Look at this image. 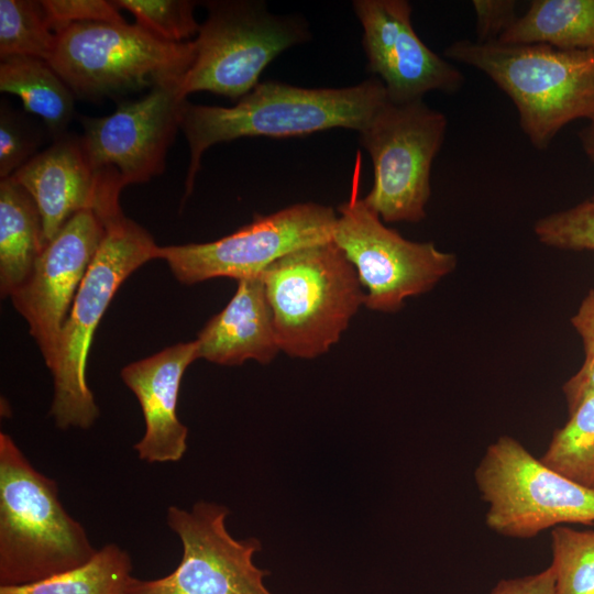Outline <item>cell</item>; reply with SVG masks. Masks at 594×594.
Segmentation results:
<instances>
[{"instance_id": "6da1fadb", "label": "cell", "mask_w": 594, "mask_h": 594, "mask_svg": "<svg viewBox=\"0 0 594 594\" xmlns=\"http://www.w3.org/2000/svg\"><path fill=\"white\" fill-rule=\"evenodd\" d=\"M378 78L345 88H301L260 82L233 107L186 103L180 129L189 147L186 197L202 154L217 143L246 136L290 138L336 128L361 132L388 101Z\"/></svg>"}, {"instance_id": "7a4b0ae2", "label": "cell", "mask_w": 594, "mask_h": 594, "mask_svg": "<svg viewBox=\"0 0 594 594\" xmlns=\"http://www.w3.org/2000/svg\"><path fill=\"white\" fill-rule=\"evenodd\" d=\"M119 198L120 194H109L95 209L105 235L77 290L50 370L54 378L50 415L62 430L88 429L98 418L99 409L86 380L95 331L121 284L144 263L157 258L158 245L153 237L124 216Z\"/></svg>"}, {"instance_id": "3957f363", "label": "cell", "mask_w": 594, "mask_h": 594, "mask_svg": "<svg viewBox=\"0 0 594 594\" xmlns=\"http://www.w3.org/2000/svg\"><path fill=\"white\" fill-rule=\"evenodd\" d=\"M444 55L483 72L512 99L536 148L569 122L594 119V50L458 40Z\"/></svg>"}, {"instance_id": "277c9868", "label": "cell", "mask_w": 594, "mask_h": 594, "mask_svg": "<svg viewBox=\"0 0 594 594\" xmlns=\"http://www.w3.org/2000/svg\"><path fill=\"white\" fill-rule=\"evenodd\" d=\"M96 551L84 526L62 505L57 483L0 432V586L66 572Z\"/></svg>"}, {"instance_id": "5b68a950", "label": "cell", "mask_w": 594, "mask_h": 594, "mask_svg": "<svg viewBox=\"0 0 594 594\" xmlns=\"http://www.w3.org/2000/svg\"><path fill=\"white\" fill-rule=\"evenodd\" d=\"M261 275L279 350L293 358L326 353L365 301L355 268L333 240L296 250Z\"/></svg>"}, {"instance_id": "8992f818", "label": "cell", "mask_w": 594, "mask_h": 594, "mask_svg": "<svg viewBox=\"0 0 594 594\" xmlns=\"http://www.w3.org/2000/svg\"><path fill=\"white\" fill-rule=\"evenodd\" d=\"M194 42H166L138 23H74L56 33L48 64L75 97L99 100L180 81Z\"/></svg>"}, {"instance_id": "52a82bcc", "label": "cell", "mask_w": 594, "mask_h": 594, "mask_svg": "<svg viewBox=\"0 0 594 594\" xmlns=\"http://www.w3.org/2000/svg\"><path fill=\"white\" fill-rule=\"evenodd\" d=\"M485 522L509 538L528 539L560 525L594 524V490L543 464L518 440L502 436L474 471Z\"/></svg>"}, {"instance_id": "ba28073f", "label": "cell", "mask_w": 594, "mask_h": 594, "mask_svg": "<svg viewBox=\"0 0 594 594\" xmlns=\"http://www.w3.org/2000/svg\"><path fill=\"white\" fill-rule=\"evenodd\" d=\"M194 42V58L179 82L180 95L208 91L239 100L260 82L283 51L307 40L305 23L270 13L258 1H209Z\"/></svg>"}, {"instance_id": "9c48e42d", "label": "cell", "mask_w": 594, "mask_h": 594, "mask_svg": "<svg viewBox=\"0 0 594 594\" xmlns=\"http://www.w3.org/2000/svg\"><path fill=\"white\" fill-rule=\"evenodd\" d=\"M448 120L422 100L387 101L361 131L373 164V186L364 202L384 222H419L430 198V174Z\"/></svg>"}, {"instance_id": "30bf717a", "label": "cell", "mask_w": 594, "mask_h": 594, "mask_svg": "<svg viewBox=\"0 0 594 594\" xmlns=\"http://www.w3.org/2000/svg\"><path fill=\"white\" fill-rule=\"evenodd\" d=\"M356 163L352 195L338 209L332 240L355 268L365 289L364 305L395 312L407 298L427 293L450 274L457 256L432 242L409 241L385 226L359 196Z\"/></svg>"}, {"instance_id": "8fae6325", "label": "cell", "mask_w": 594, "mask_h": 594, "mask_svg": "<svg viewBox=\"0 0 594 594\" xmlns=\"http://www.w3.org/2000/svg\"><path fill=\"white\" fill-rule=\"evenodd\" d=\"M338 216L333 208L297 204L207 243L158 246L174 276L184 284L217 277L242 278L262 274L280 257L332 240Z\"/></svg>"}, {"instance_id": "7c38bea8", "label": "cell", "mask_w": 594, "mask_h": 594, "mask_svg": "<svg viewBox=\"0 0 594 594\" xmlns=\"http://www.w3.org/2000/svg\"><path fill=\"white\" fill-rule=\"evenodd\" d=\"M229 514L226 506L205 501L190 510L168 507L167 525L182 542V560L163 578H134L129 594H273L264 584L267 571L253 560L261 542L233 538Z\"/></svg>"}, {"instance_id": "4fadbf2b", "label": "cell", "mask_w": 594, "mask_h": 594, "mask_svg": "<svg viewBox=\"0 0 594 594\" xmlns=\"http://www.w3.org/2000/svg\"><path fill=\"white\" fill-rule=\"evenodd\" d=\"M179 82L158 84L145 96L119 103L109 116L80 119L81 145L97 174L114 178L124 188L164 172L188 102Z\"/></svg>"}, {"instance_id": "5bb4252c", "label": "cell", "mask_w": 594, "mask_h": 594, "mask_svg": "<svg viewBox=\"0 0 594 594\" xmlns=\"http://www.w3.org/2000/svg\"><path fill=\"white\" fill-rule=\"evenodd\" d=\"M103 235V222L94 209L78 211L46 244L28 280L11 296L50 370L77 290Z\"/></svg>"}, {"instance_id": "9a60e30c", "label": "cell", "mask_w": 594, "mask_h": 594, "mask_svg": "<svg viewBox=\"0 0 594 594\" xmlns=\"http://www.w3.org/2000/svg\"><path fill=\"white\" fill-rule=\"evenodd\" d=\"M353 8L363 28L367 69L378 76L389 101L406 103L462 87L463 74L417 35L408 1L356 0Z\"/></svg>"}, {"instance_id": "2e32d148", "label": "cell", "mask_w": 594, "mask_h": 594, "mask_svg": "<svg viewBox=\"0 0 594 594\" xmlns=\"http://www.w3.org/2000/svg\"><path fill=\"white\" fill-rule=\"evenodd\" d=\"M196 341L177 343L121 370L142 408L145 431L134 450L148 463L175 462L187 449L188 428L176 414L180 382L197 360Z\"/></svg>"}, {"instance_id": "e0dca14e", "label": "cell", "mask_w": 594, "mask_h": 594, "mask_svg": "<svg viewBox=\"0 0 594 594\" xmlns=\"http://www.w3.org/2000/svg\"><path fill=\"white\" fill-rule=\"evenodd\" d=\"M10 178L35 201L46 244L75 213L95 209L100 193V177L88 162L80 136L68 133L55 139Z\"/></svg>"}, {"instance_id": "ac0fdd59", "label": "cell", "mask_w": 594, "mask_h": 594, "mask_svg": "<svg viewBox=\"0 0 594 594\" xmlns=\"http://www.w3.org/2000/svg\"><path fill=\"white\" fill-rule=\"evenodd\" d=\"M197 358L220 365L270 363L279 346L262 275L238 280L228 305L198 333Z\"/></svg>"}, {"instance_id": "d6986e66", "label": "cell", "mask_w": 594, "mask_h": 594, "mask_svg": "<svg viewBox=\"0 0 594 594\" xmlns=\"http://www.w3.org/2000/svg\"><path fill=\"white\" fill-rule=\"evenodd\" d=\"M40 211L10 177L0 180V293L11 297L30 277L45 249Z\"/></svg>"}, {"instance_id": "ffe728a7", "label": "cell", "mask_w": 594, "mask_h": 594, "mask_svg": "<svg viewBox=\"0 0 594 594\" xmlns=\"http://www.w3.org/2000/svg\"><path fill=\"white\" fill-rule=\"evenodd\" d=\"M497 42L594 50V0H534Z\"/></svg>"}, {"instance_id": "44dd1931", "label": "cell", "mask_w": 594, "mask_h": 594, "mask_svg": "<svg viewBox=\"0 0 594 594\" xmlns=\"http://www.w3.org/2000/svg\"><path fill=\"white\" fill-rule=\"evenodd\" d=\"M0 90L18 96L25 111L44 121L54 140L67 134L75 95L48 62L29 56L1 58Z\"/></svg>"}, {"instance_id": "7402d4cb", "label": "cell", "mask_w": 594, "mask_h": 594, "mask_svg": "<svg viewBox=\"0 0 594 594\" xmlns=\"http://www.w3.org/2000/svg\"><path fill=\"white\" fill-rule=\"evenodd\" d=\"M133 580L130 554L107 543L77 568L35 583L0 586V594H129Z\"/></svg>"}, {"instance_id": "603a6c76", "label": "cell", "mask_w": 594, "mask_h": 594, "mask_svg": "<svg viewBox=\"0 0 594 594\" xmlns=\"http://www.w3.org/2000/svg\"><path fill=\"white\" fill-rule=\"evenodd\" d=\"M551 470L594 490V396L584 398L557 429L539 458Z\"/></svg>"}, {"instance_id": "cb8c5ba5", "label": "cell", "mask_w": 594, "mask_h": 594, "mask_svg": "<svg viewBox=\"0 0 594 594\" xmlns=\"http://www.w3.org/2000/svg\"><path fill=\"white\" fill-rule=\"evenodd\" d=\"M56 45L42 1L0 0V57L29 56L48 62Z\"/></svg>"}, {"instance_id": "d4e9b609", "label": "cell", "mask_w": 594, "mask_h": 594, "mask_svg": "<svg viewBox=\"0 0 594 594\" xmlns=\"http://www.w3.org/2000/svg\"><path fill=\"white\" fill-rule=\"evenodd\" d=\"M551 553L556 594H594V530L552 528Z\"/></svg>"}, {"instance_id": "484cf974", "label": "cell", "mask_w": 594, "mask_h": 594, "mask_svg": "<svg viewBox=\"0 0 594 594\" xmlns=\"http://www.w3.org/2000/svg\"><path fill=\"white\" fill-rule=\"evenodd\" d=\"M119 9L131 12L135 23L170 43L188 42L200 24L194 18L195 1L188 0H116Z\"/></svg>"}, {"instance_id": "4316f807", "label": "cell", "mask_w": 594, "mask_h": 594, "mask_svg": "<svg viewBox=\"0 0 594 594\" xmlns=\"http://www.w3.org/2000/svg\"><path fill=\"white\" fill-rule=\"evenodd\" d=\"M544 245L571 251H594V196L569 209L540 218L534 226Z\"/></svg>"}, {"instance_id": "83f0119b", "label": "cell", "mask_w": 594, "mask_h": 594, "mask_svg": "<svg viewBox=\"0 0 594 594\" xmlns=\"http://www.w3.org/2000/svg\"><path fill=\"white\" fill-rule=\"evenodd\" d=\"M571 324L582 340L584 361L580 370L562 387L569 413L584 398L594 396V288L580 304L571 318Z\"/></svg>"}, {"instance_id": "f1b7e54d", "label": "cell", "mask_w": 594, "mask_h": 594, "mask_svg": "<svg viewBox=\"0 0 594 594\" xmlns=\"http://www.w3.org/2000/svg\"><path fill=\"white\" fill-rule=\"evenodd\" d=\"M41 136L15 111L1 106L0 111V178L12 176L37 153Z\"/></svg>"}, {"instance_id": "f546056e", "label": "cell", "mask_w": 594, "mask_h": 594, "mask_svg": "<svg viewBox=\"0 0 594 594\" xmlns=\"http://www.w3.org/2000/svg\"><path fill=\"white\" fill-rule=\"evenodd\" d=\"M53 30L74 23H125L119 8L106 0H41Z\"/></svg>"}, {"instance_id": "4dcf8cb0", "label": "cell", "mask_w": 594, "mask_h": 594, "mask_svg": "<svg viewBox=\"0 0 594 594\" xmlns=\"http://www.w3.org/2000/svg\"><path fill=\"white\" fill-rule=\"evenodd\" d=\"M477 42L497 41L516 20V2L513 0H474Z\"/></svg>"}, {"instance_id": "1f68e13d", "label": "cell", "mask_w": 594, "mask_h": 594, "mask_svg": "<svg viewBox=\"0 0 594 594\" xmlns=\"http://www.w3.org/2000/svg\"><path fill=\"white\" fill-rule=\"evenodd\" d=\"M490 594H556V576L552 568L526 576L503 579Z\"/></svg>"}, {"instance_id": "d6a6232c", "label": "cell", "mask_w": 594, "mask_h": 594, "mask_svg": "<svg viewBox=\"0 0 594 594\" xmlns=\"http://www.w3.org/2000/svg\"><path fill=\"white\" fill-rule=\"evenodd\" d=\"M580 140L585 154L594 163V119L581 131Z\"/></svg>"}]
</instances>
